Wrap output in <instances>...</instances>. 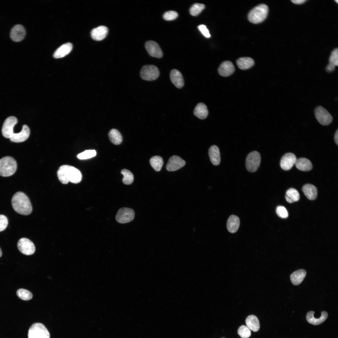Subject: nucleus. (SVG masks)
Returning a JSON list of instances; mask_svg holds the SVG:
<instances>
[{"mask_svg":"<svg viewBox=\"0 0 338 338\" xmlns=\"http://www.w3.org/2000/svg\"><path fill=\"white\" fill-rule=\"evenodd\" d=\"M285 197L287 202L292 203L298 201L300 199V196L297 190L295 188H291L286 191Z\"/></svg>","mask_w":338,"mask_h":338,"instance_id":"2f4dec72","label":"nucleus"},{"mask_svg":"<svg viewBox=\"0 0 338 338\" xmlns=\"http://www.w3.org/2000/svg\"><path fill=\"white\" fill-rule=\"evenodd\" d=\"M334 140L335 143L338 145V130H337L334 135Z\"/></svg>","mask_w":338,"mask_h":338,"instance_id":"c03bdc74","label":"nucleus"},{"mask_svg":"<svg viewBox=\"0 0 338 338\" xmlns=\"http://www.w3.org/2000/svg\"><path fill=\"white\" fill-rule=\"evenodd\" d=\"M261 156L256 151H252L248 155L246 160V166L248 171L256 172L259 167L261 162Z\"/></svg>","mask_w":338,"mask_h":338,"instance_id":"423d86ee","label":"nucleus"},{"mask_svg":"<svg viewBox=\"0 0 338 338\" xmlns=\"http://www.w3.org/2000/svg\"><path fill=\"white\" fill-rule=\"evenodd\" d=\"M240 225V220L238 217L232 215L228 218L227 222V228L231 233L236 232L238 229Z\"/></svg>","mask_w":338,"mask_h":338,"instance_id":"393cba45","label":"nucleus"},{"mask_svg":"<svg viewBox=\"0 0 338 338\" xmlns=\"http://www.w3.org/2000/svg\"><path fill=\"white\" fill-rule=\"evenodd\" d=\"M276 212L278 215L281 218H286L288 216V212L284 206H278L276 209Z\"/></svg>","mask_w":338,"mask_h":338,"instance_id":"ea45409f","label":"nucleus"},{"mask_svg":"<svg viewBox=\"0 0 338 338\" xmlns=\"http://www.w3.org/2000/svg\"><path fill=\"white\" fill-rule=\"evenodd\" d=\"M159 71L155 66L146 65L144 66L140 71V75L143 79L152 81L156 79L159 76Z\"/></svg>","mask_w":338,"mask_h":338,"instance_id":"0eeeda50","label":"nucleus"},{"mask_svg":"<svg viewBox=\"0 0 338 338\" xmlns=\"http://www.w3.org/2000/svg\"><path fill=\"white\" fill-rule=\"evenodd\" d=\"M146 49L151 56L160 58L162 57L163 53L159 45L155 42L150 40L147 41L145 44Z\"/></svg>","mask_w":338,"mask_h":338,"instance_id":"4468645a","label":"nucleus"},{"mask_svg":"<svg viewBox=\"0 0 338 338\" xmlns=\"http://www.w3.org/2000/svg\"><path fill=\"white\" fill-rule=\"evenodd\" d=\"M17 118L10 116L5 120L3 125L2 132L3 135L6 138H10L13 134V128L17 123Z\"/></svg>","mask_w":338,"mask_h":338,"instance_id":"9b49d317","label":"nucleus"},{"mask_svg":"<svg viewBox=\"0 0 338 338\" xmlns=\"http://www.w3.org/2000/svg\"><path fill=\"white\" fill-rule=\"evenodd\" d=\"M236 63L239 69L242 70H246L252 67L254 64V62L251 58L244 57L239 58L237 60Z\"/></svg>","mask_w":338,"mask_h":338,"instance_id":"c85d7f7f","label":"nucleus"},{"mask_svg":"<svg viewBox=\"0 0 338 338\" xmlns=\"http://www.w3.org/2000/svg\"><path fill=\"white\" fill-rule=\"evenodd\" d=\"M17 247L22 253L27 255L33 254L35 250L33 243L29 239L25 238L19 239L17 243Z\"/></svg>","mask_w":338,"mask_h":338,"instance_id":"9d476101","label":"nucleus"},{"mask_svg":"<svg viewBox=\"0 0 338 338\" xmlns=\"http://www.w3.org/2000/svg\"><path fill=\"white\" fill-rule=\"evenodd\" d=\"M178 16V13L174 11H169L165 12L163 16V19L166 21L175 19Z\"/></svg>","mask_w":338,"mask_h":338,"instance_id":"58836bf2","label":"nucleus"},{"mask_svg":"<svg viewBox=\"0 0 338 338\" xmlns=\"http://www.w3.org/2000/svg\"><path fill=\"white\" fill-rule=\"evenodd\" d=\"M338 65V49H335L332 52L329 59V63L326 67V70L329 72L333 71L335 66Z\"/></svg>","mask_w":338,"mask_h":338,"instance_id":"c756f323","label":"nucleus"},{"mask_svg":"<svg viewBox=\"0 0 338 338\" xmlns=\"http://www.w3.org/2000/svg\"><path fill=\"white\" fill-rule=\"evenodd\" d=\"M295 164L296 168L301 171H308L312 168V165L311 161L305 158L297 159Z\"/></svg>","mask_w":338,"mask_h":338,"instance_id":"a878e982","label":"nucleus"},{"mask_svg":"<svg viewBox=\"0 0 338 338\" xmlns=\"http://www.w3.org/2000/svg\"></svg>","mask_w":338,"mask_h":338,"instance_id":"de8ad7c7","label":"nucleus"},{"mask_svg":"<svg viewBox=\"0 0 338 338\" xmlns=\"http://www.w3.org/2000/svg\"><path fill=\"white\" fill-rule=\"evenodd\" d=\"M297 159L296 156L294 154L291 152L286 153L281 159V167L284 170H289L295 164Z\"/></svg>","mask_w":338,"mask_h":338,"instance_id":"ddd939ff","label":"nucleus"},{"mask_svg":"<svg viewBox=\"0 0 338 338\" xmlns=\"http://www.w3.org/2000/svg\"><path fill=\"white\" fill-rule=\"evenodd\" d=\"M235 71L234 66L232 62L226 61L223 62L218 69L219 74L223 77H227L232 74Z\"/></svg>","mask_w":338,"mask_h":338,"instance_id":"f3484780","label":"nucleus"},{"mask_svg":"<svg viewBox=\"0 0 338 338\" xmlns=\"http://www.w3.org/2000/svg\"><path fill=\"white\" fill-rule=\"evenodd\" d=\"M315 115L318 121L322 125H328L332 121L333 117L328 111L321 106L316 107Z\"/></svg>","mask_w":338,"mask_h":338,"instance_id":"6e6552de","label":"nucleus"},{"mask_svg":"<svg viewBox=\"0 0 338 338\" xmlns=\"http://www.w3.org/2000/svg\"><path fill=\"white\" fill-rule=\"evenodd\" d=\"M245 322L248 328L254 332L257 331L260 328L259 319L254 315H251L248 316L246 319Z\"/></svg>","mask_w":338,"mask_h":338,"instance_id":"bb28decb","label":"nucleus"},{"mask_svg":"<svg viewBox=\"0 0 338 338\" xmlns=\"http://www.w3.org/2000/svg\"><path fill=\"white\" fill-rule=\"evenodd\" d=\"M198 28L200 31L205 37L209 38L211 37L209 30L205 25H200L198 26Z\"/></svg>","mask_w":338,"mask_h":338,"instance_id":"79ce46f5","label":"nucleus"},{"mask_svg":"<svg viewBox=\"0 0 338 338\" xmlns=\"http://www.w3.org/2000/svg\"><path fill=\"white\" fill-rule=\"evenodd\" d=\"M293 3L297 4H300L304 3L306 0H293L291 1Z\"/></svg>","mask_w":338,"mask_h":338,"instance_id":"37998d69","label":"nucleus"},{"mask_svg":"<svg viewBox=\"0 0 338 338\" xmlns=\"http://www.w3.org/2000/svg\"><path fill=\"white\" fill-rule=\"evenodd\" d=\"M108 30L105 26H100L93 29L91 32L92 38L96 41H100L106 36Z\"/></svg>","mask_w":338,"mask_h":338,"instance_id":"a211bd4d","label":"nucleus"},{"mask_svg":"<svg viewBox=\"0 0 338 338\" xmlns=\"http://www.w3.org/2000/svg\"><path fill=\"white\" fill-rule=\"evenodd\" d=\"M96 154V152L95 150H86L78 154L77 156L80 159H86L95 156Z\"/></svg>","mask_w":338,"mask_h":338,"instance_id":"e433bc0d","label":"nucleus"},{"mask_svg":"<svg viewBox=\"0 0 338 338\" xmlns=\"http://www.w3.org/2000/svg\"><path fill=\"white\" fill-rule=\"evenodd\" d=\"M108 136L110 141L115 145H119L122 141V137L121 133L116 129L111 130L109 133Z\"/></svg>","mask_w":338,"mask_h":338,"instance_id":"7c9ffc66","label":"nucleus"},{"mask_svg":"<svg viewBox=\"0 0 338 338\" xmlns=\"http://www.w3.org/2000/svg\"><path fill=\"white\" fill-rule=\"evenodd\" d=\"M238 333L241 338H248L251 335L250 330L247 326L242 325L239 327Z\"/></svg>","mask_w":338,"mask_h":338,"instance_id":"4c0bfd02","label":"nucleus"},{"mask_svg":"<svg viewBox=\"0 0 338 338\" xmlns=\"http://www.w3.org/2000/svg\"><path fill=\"white\" fill-rule=\"evenodd\" d=\"M30 134V130L28 127L27 125H24L23 126L21 131L18 133H13L10 139L13 142H22L28 138Z\"/></svg>","mask_w":338,"mask_h":338,"instance_id":"dca6fc26","label":"nucleus"},{"mask_svg":"<svg viewBox=\"0 0 338 338\" xmlns=\"http://www.w3.org/2000/svg\"><path fill=\"white\" fill-rule=\"evenodd\" d=\"M335 2H336V3H338V0H335Z\"/></svg>","mask_w":338,"mask_h":338,"instance_id":"49530a36","label":"nucleus"},{"mask_svg":"<svg viewBox=\"0 0 338 338\" xmlns=\"http://www.w3.org/2000/svg\"><path fill=\"white\" fill-rule=\"evenodd\" d=\"M2 251H1V248H0V257L2 256Z\"/></svg>","mask_w":338,"mask_h":338,"instance_id":"a18cd8bd","label":"nucleus"},{"mask_svg":"<svg viewBox=\"0 0 338 338\" xmlns=\"http://www.w3.org/2000/svg\"><path fill=\"white\" fill-rule=\"evenodd\" d=\"M269 11L268 6L261 4L253 8L248 15V19L251 23L258 24L263 21L266 18Z\"/></svg>","mask_w":338,"mask_h":338,"instance_id":"7ed1b4c3","label":"nucleus"},{"mask_svg":"<svg viewBox=\"0 0 338 338\" xmlns=\"http://www.w3.org/2000/svg\"><path fill=\"white\" fill-rule=\"evenodd\" d=\"M302 190L305 195L309 200H314L317 197V189L312 184H307L304 185L302 187Z\"/></svg>","mask_w":338,"mask_h":338,"instance_id":"5701e85b","label":"nucleus"},{"mask_svg":"<svg viewBox=\"0 0 338 338\" xmlns=\"http://www.w3.org/2000/svg\"><path fill=\"white\" fill-rule=\"evenodd\" d=\"M135 212L132 209L123 207L118 211L115 217L116 221L120 223L129 222L133 220L135 217Z\"/></svg>","mask_w":338,"mask_h":338,"instance_id":"1a4fd4ad","label":"nucleus"},{"mask_svg":"<svg viewBox=\"0 0 338 338\" xmlns=\"http://www.w3.org/2000/svg\"><path fill=\"white\" fill-rule=\"evenodd\" d=\"M186 164L185 161L179 156L174 155L170 158L166 164V170L170 172L177 171Z\"/></svg>","mask_w":338,"mask_h":338,"instance_id":"f8f14e48","label":"nucleus"},{"mask_svg":"<svg viewBox=\"0 0 338 338\" xmlns=\"http://www.w3.org/2000/svg\"><path fill=\"white\" fill-rule=\"evenodd\" d=\"M72 45L69 43L64 44L59 47L54 52L53 56L55 58H63L68 54L72 49Z\"/></svg>","mask_w":338,"mask_h":338,"instance_id":"4be33fe9","label":"nucleus"},{"mask_svg":"<svg viewBox=\"0 0 338 338\" xmlns=\"http://www.w3.org/2000/svg\"><path fill=\"white\" fill-rule=\"evenodd\" d=\"M8 224V221L7 217L4 215H0V232L6 228Z\"/></svg>","mask_w":338,"mask_h":338,"instance_id":"a19ab883","label":"nucleus"},{"mask_svg":"<svg viewBox=\"0 0 338 338\" xmlns=\"http://www.w3.org/2000/svg\"><path fill=\"white\" fill-rule=\"evenodd\" d=\"M11 203L14 210L20 214L27 215L32 212V207L30 200L22 192H17L13 195Z\"/></svg>","mask_w":338,"mask_h":338,"instance_id":"f03ea898","label":"nucleus"},{"mask_svg":"<svg viewBox=\"0 0 338 338\" xmlns=\"http://www.w3.org/2000/svg\"><path fill=\"white\" fill-rule=\"evenodd\" d=\"M49 331L43 324L36 323L30 327L28 333V338H50Z\"/></svg>","mask_w":338,"mask_h":338,"instance_id":"39448f33","label":"nucleus"},{"mask_svg":"<svg viewBox=\"0 0 338 338\" xmlns=\"http://www.w3.org/2000/svg\"><path fill=\"white\" fill-rule=\"evenodd\" d=\"M124 177L122 179L123 183L126 185L131 184L134 181V176L132 173L126 169H123L121 172Z\"/></svg>","mask_w":338,"mask_h":338,"instance_id":"72a5a7b5","label":"nucleus"},{"mask_svg":"<svg viewBox=\"0 0 338 338\" xmlns=\"http://www.w3.org/2000/svg\"><path fill=\"white\" fill-rule=\"evenodd\" d=\"M26 35L24 27L21 25L17 24L12 28L10 37L11 39L15 42H19L23 39Z\"/></svg>","mask_w":338,"mask_h":338,"instance_id":"2eb2a0df","label":"nucleus"},{"mask_svg":"<svg viewBox=\"0 0 338 338\" xmlns=\"http://www.w3.org/2000/svg\"><path fill=\"white\" fill-rule=\"evenodd\" d=\"M210 160L214 165H218L221 161L220 154L218 147L215 145L211 146L208 151Z\"/></svg>","mask_w":338,"mask_h":338,"instance_id":"412c9836","label":"nucleus"},{"mask_svg":"<svg viewBox=\"0 0 338 338\" xmlns=\"http://www.w3.org/2000/svg\"><path fill=\"white\" fill-rule=\"evenodd\" d=\"M205 8L204 4L196 3L194 4L190 8V14L193 16H197Z\"/></svg>","mask_w":338,"mask_h":338,"instance_id":"c9c22d12","label":"nucleus"},{"mask_svg":"<svg viewBox=\"0 0 338 338\" xmlns=\"http://www.w3.org/2000/svg\"><path fill=\"white\" fill-rule=\"evenodd\" d=\"M17 294L20 299L24 300H30L33 297V294L30 291L23 289L18 290Z\"/></svg>","mask_w":338,"mask_h":338,"instance_id":"f704fd0d","label":"nucleus"},{"mask_svg":"<svg viewBox=\"0 0 338 338\" xmlns=\"http://www.w3.org/2000/svg\"><path fill=\"white\" fill-rule=\"evenodd\" d=\"M306 274V271L304 269L298 270L294 272L290 276L292 283L295 285L300 284L305 277Z\"/></svg>","mask_w":338,"mask_h":338,"instance_id":"b1692460","label":"nucleus"},{"mask_svg":"<svg viewBox=\"0 0 338 338\" xmlns=\"http://www.w3.org/2000/svg\"><path fill=\"white\" fill-rule=\"evenodd\" d=\"M150 162L151 166L156 171H160L163 164L162 158L160 156H155L152 157L150 159Z\"/></svg>","mask_w":338,"mask_h":338,"instance_id":"473e14b6","label":"nucleus"},{"mask_svg":"<svg viewBox=\"0 0 338 338\" xmlns=\"http://www.w3.org/2000/svg\"><path fill=\"white\" fill-rule=\"evenodd\" d=\"M171 82L177 88H182L184 85V80L181 73L176 69H173L170 73Z\"/></svg>","mask_w":338,"mask_h":338,"instance_id":"6ab92c4d","label":"nucleus"},{"mask_svg":"<svg viewBox=\"0 0 338 338\" xmlns=\"http://www.w3.org/2000/svg\"><path fill=\"white\" fill-rule=\"evenodd\" d=\"M57 176L59 180L63 184H67L69 182L78 183L82 179L80 172L75 167L68 165L60 166L57 172Z\"/></svg>","mask_w":338,"mask_h":338,"instance_id":"f257e3e1","label":"nucleus"},{"mask_svg":"<svg viewBox=\"0 0 338 338\" xmlns=\"http://www.w3.org/2000/svg\"><path fill=\"white\" fill-rule=\"evenodd\" d=\"M16 160L12 157L6 156L0 159V175L7 177L13 175L17 169Z\"/></svg>","mask_w":338,"mask_h":338,"instance_id":"20e7f679","label":"nucleus"},{"mask_svg":"<svg viewBox=\"0 0 338 338\" xmlns=\"http://www.w3.org/2000/svg\"><path fill=\"white\" fill-rule=\"evenodd\" d=\"M208 113L207 106L202 103H199L195 107L193 112L195 116L202 120L207 117Z\"/></svg>","mask_w":338,"mask_h":338,"instance_id":"cd10ccee","label":"nucleus"},{"mask_svg":"<svg viewBox=\"0 0 338 338\" xmlns=\"http://www.w3.org/2000/svg\"><path fill=\"white\" fill-rule=\"evenodd\" d=\"M314 311H310L307 313L306 315L307 321L310 324L314 325H317L322 323L326 320L328 316V314L326 311H322L321 312V316L319 318L316 319L314 316Z\"/></svg>","mask_w":338,"mask_h":338,"instance_id":"aec40b11","label":"nucleus"}]
</instances>
